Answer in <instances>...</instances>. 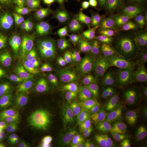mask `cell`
<instances>
[{
	"label": "cell",
	"instance_id": "1",
	"mask_svg": "<svg viewBox=\"0 0 147 147\" xmlns=\"http://www.w3.org/2000/svg\"><path fill=\"white\" fill-rule=\"evenodd\" d=\"M73 90L82 113L89 118L109 116L113 109L110 84L105 78L93 76L77 79Z\"/></svg>",
	"mask_w": 147,
	"mask_h": 147
},
{
	"label": "cell",
	"instance_id": "2",
	"mask_svg": "<svg viewBox=\"0 0 147 147\" xmlns=\"http://www.w3.org/2000/svg\"><path fill=\"white\" fill-rule=\"evenodd\" d=\"M70 75L68 67L50 70L46 74L39 95L40 108L44 115L49 116L65 98Z\"/></svg>",
	"mask_w": 147,
	"mask_h": 147
},
{
	"label": "cell",
	"instance_id": "3",
	"mask_svg": "<svg viewBox=\"0 0 147 147\" xmlns=\"http://www.w3.org/2000/svg\"><path fill=\"white\" fill-rule=\"evenodd\" d=\"M0 46L5 57L17 59L21 58L26 51V38L20 27L13 25L8 27L1 34Z\"/></svg>",
	"mask_w": 147,
	"mask_h": 147
},
{
	"label": "cell",
	"instance_id": "4",
	"mask_svg": "<svg viewBox=\"0 0 147 147\" xmlns=\"http://www.w3.org/2000/svg\"><path fill=\"white\" fill-rule=\"evenodd\" d=\"M71 58L74 67L84 72L98 67L103 59V53L94 44L84 42L74 48Z\"/></svg>",
	"mask_w": 147,
	"mask_h": 147
},
{
	"label": "cell",
	"instance_id": "5",
	"mask_svg": "<svg viewBox=\"0 0 147 147\" xmlns=\"http://www.w3.org/2000/svg\"><path fill=\"white\" fill-rule=\"evenodd\" d=\"M44 78L37 69L28 68L21 75L18 86L25 98L27 105L33 109L42 88Z\"/></svg>",
	"mask_w": 147,
	"mask_h": 147
},
{
	"label": "cell",
	"instance_id": "6",
	"mask_svg": "<svg viewBox=\"0 0 147 147\" xmlns=\"http://www.w3.org/2000/svg\"><path fill=\"white\" fill-rule=\"evenodd\" d=\"M24 116L19 105L13 103L0 109V124L11 134L20 131L23 126Z\"/></svg>",
	"mask_w": 147,
	"mask_h": 147
},
{
	"label": "cell",
	"instance_id": "7",
	"mask_svg": "<svg viewBox=\"0 0 147 147\" xmlns=\"http://www.w3.org/2000/svg\"><path fill=\"white\" fill-rule=\"evenodd\" d=\"M110 33L116 42L123 46L134 44L138 38V33L135 25L129 20L115 22L111 28Z\"/></svg>",
	"mask_w": 147,
	"mask_h": 147
},
{
	"label": "cell",
	"instance_id": "8",
	"mask_svg": "<svg viewBox=\"0 0 147 147\" xmlns=\"http://www.w3.org/2000/svg\"><path fill=\"white\" fill-rule=\"evenodd\" d=\"M45 131L53 142L61 147H77L78 140L70 135L63 127L61 121L51 118L48 121Z\"/></svg>",
	"mask_w": 147,
	"mask_h": 147
},
{
	"label": "cell",
	"instance_id": "9",
	"mask_svg": "<svg viewBox=\"0 0 147 147\" xmlns=\"http://www.w3.org/2000/svg\"><path fill=\"white\" fill-rule=\"evenodd\" d=\"M101 24V20L98 16L82 17L74 20L70 32L75 39L81 40L93 33Z\"/></svg>",
	"mask_w": 147,
	"mask_h": 147
},
{
	"label": "cell",
	"instance_id": "10",
	"mask_svg": "<svg viewBox=\"0 0 147 147\" xmlns=\"http://www.w3.org/2000/svg\"><path fill=\"white\" fill-rule=\"evenodd\" d=\"M114 91L118 98L126 101L140 93V88L135 81L129 76L117 79L114 84Z\"/></svg>",
	"mask_w": 147,
	"mask_h": 147
},
{
	"label": "cell",
	"instance_id": "11",
	"mask_svg": "<svg viewBox=\"0 0 147 147\" xmlns=\"http://www.w3.org/2000/svg\"><path fill=\"white\" fill-rule=\"evenodd\" d=\"M73 20L71 19H63L58 16L47 14L40 15L33 13L30 16V21L33 26L42 30H49L55 28L64 22Z\"/></svg>",
	"mask_w": 147,
	"mask_h": 147
},
{
	"label": "cell",
	"instance_id": "12",
	"mask_svg": "<svg viewBox=\"0 0 147 147\" xmlns=\"http://www.w3.org/2000/svg\"><path fill=\"white\" fill-rule=\"evenodd\" d=\"M51 3L56 14L63 19H71L80 9L78 0H51Z\"/></svg>",
	"mask_w": 147,
	"mask_h": 147
},
{
	"label": "cell",
	"instance_id": "13",
	"mask_svg": "<svg viewBox=\"0 0 147 147\" xmlns=\"http://www.w3.org/2000/svg\"><path fill=\"white\" fill-rule=\"evenodd\" d=\"M25 29L32 49L35 50L42 49L49 42V37L44 30L30 26L25 27Z\"/></svg>",
	"mask_w": 147,
	"mask_h": 147
},
{
	"label": "cell",
	"instance_id": "14",
	"mask_svg": "<svg viewBox=\"0 0 147 147\" xmlns=\"http://www.w3.org/2000/svg\"><path fill=\"white\" fill-rule=\"evenodd\" d=\"M28 143L31 147H61L53 141L47 132L41 128L32 134Z\"/></svg>",
	"mask_w": 147,
	"mask_h": 147
},
{
	"label": "cell",
	"instance_id": "15",
	"mask_svg": "<svg viewBox=\"0 0 147 147\" xmlns=\"http://www.w3.org/2000/svg\"><path fill=\"white\" fill-rule=\"evenodd\" d=\"M105 134L95 126H89L84 129L79 137L80 142L86 144L100 143L105 142Z\"/></svg>",
	"mask_w": 147,
	"mask_h": 147
},
{
	"label": "cell",
	"instance_id": "16",
	"mask_svg": "<svg viewBox=\"0 0 147 147\" xmlns=\"http://www.w3.org/2000/svg\"><path fill=\"white\" fill-rule=\"evenodd\" d=\"M113 147H147V138L143 137H115Z\"/></svg>",
	"mask_w": 147,
	"mask_h": 147
},
{
	"label": "cell",
	"instance_id": "17",
	"mask_svg": "<svg viewBox=\"0 0 147 147\" xmlns=\"http://www.w3.org/2000/svg\"><path fill=\"white\" fill-rule=\"evenodd\" d=\"M73 112V106L71 102L67 96H65L63 100L55 107L50 115L53 119L61 121L72 116Z\"/></svg>",
	"mask_w": 147,
	"mask_h": 147
},
{
	"label": "cell",
	"instance_id": "18",
	"mask_svg": "<svg viewBox=\"0 0 147 147\" xmlns=\"http://www.w3.org/2000/svg\"><path fill=\"white\" fill-rule=\"evenodd\" d=\"M117 70L123 75L137 70L135 59L133 53H129L118 58L115 63Z\"/></svg>",
	"mask_w": 147,
	"mask_h": 147
},
{
	"label": "cell",
	"instance_id": "19",
	"mask_svg": "<svg viewBox=\"0 0 147 147\" xmlns=\"http://www.w3.org/2000/svg\"><path fill=\"white\" fill-rule=\"evenodd\" d=\"M127 117L134 127L141 126L144 123L143 106L139 102H135L129 106Z\"/></svg>",
	"mask_w": 147,
	"mask_h": 147
},
{
	"label": "cell",
	"instance_id": "20",
	"mask_svg": "<svg viewBox=\"0 0 147 147\" xmlns=\"http://www.w3.org/2000/svg\"><path fill=\"white\" fill-rule=\"evenodd\" d=\"M14 82V75L5 69L0 68V98H3L11 92Z\"/></svg>",
	"mask_w": 147,
	"mask_h": 147
},
{
	"label": "cell",
	"instance_id": "21",
	"mask_svg": "<svg viewBox=\"0 0 147 147\" xmlns=\"http://www.w3.org/2000/svg\"><path fill=\"white\" fill-rule=\"evenodd\" d=\"M51 0H25V5L31 8L34 13L44 15L49 13Z\"/></svg>",
	"mask_w": 147,
	"mask_h": 147
},
{
	"label": "cell",
	"instance_id": "22",
	"mask_svg": "<svg viewBox=\"0 0 147 147\" xmlns=\"http://www.w3.org/2000/svg\"><path fill=\"white\" fill-rule=\"evenodd\" d=\"M116 127L118 130L123 132H127L131 130L132 125L127 116L123 113H120L115 119Z\"/></svg>",
	"mask_w": 147,
	"mask_h": 147
},
{
	"label": "cell",
	"instance_id": "23",
	"mask_svg": "<svg viewBox=\"0 0 147 147\" xmlns=\"http://www.w3.org/2000/svg\"><path fill=\"white\" fill-rule=\"evenodd\" d=\"M55 63L62 62L66 55V48L63 42L59 39L53 40Z\"/></svg>",
	"mask_w": 147,
	"mask_h": 147
},
{
	"label": "cell",
	"instance_id": "24",
	"mask_svg": "<svg viewBox=\"0 0 147 147\" xmlns=\"http://www.w3.org/2000/svg\"><path fill=\"white\" fill-rule=\"evenodd\" d=\"M61 123L63 127L71 136L75 135L79 130V123L72 116L61 121Z\"/></svg>",
	"mask_w": 147,
	"mask_h": 147
},
{
	"label": "cell",
	"instance_id": "25",
	"mask_svg": "<svg viewBox=\"0 0 147 147\" xmlns=\"http://www.w3.org/2000/svg\"><path fill=\"white\" fill-rule=\"evenodd\" d=\"M42 56L46 59L55 63L53 40L51 41H49L42 48Z\"/></svg>",
	"mask_w": 147,
	"mask_h": 147
},
{
	"label": "cell",
	"instance_id": "26",
	"mask_svg": "<svg viewBox=\"0 0 147 147\" xmlns=\"http://www.w3.org/2000/svg\"><path fill=\"white\" fill-rule=\"evenodd\" d=\"M138 57L141 63L147 64V38L141 42L139 47Z\"/></svg>",
	"mask_w": 147,
	"mask_h": 147
},
{
	"label": "cell",
	"instance_id": "27",
	"mask_svg": "<svg viewBox=\"0 0 147 147\" xmlns=\"http://www.w3.org/2000/svg\"><path fill=\"white\" fill-rule=\"evenodd\" d=\"M25 1V0H0V4L6 8L16 9L24 4Z\"/></svg>",
	"mask_w": 147,
	"mask_h": 147
},
{
	"label": "cell",
	"instance_id": "28",
	"mask_svg": "<svg viewBox=\"0 0 147 147\" xmlns=\"http://www.w3.org/2000/svg\"><path fill=\"white\" fill-rule=\"evenodd\" d=\"M87 3L92 8H100L109 3V0H87Z\"/></svg>",
	"mask_w": 147,
	"mask_h": 147
},
{
	"label": "cell",
	"instance_id": "29",
	"mask_svg": "<svg viewBox=\"0 0 147 147\" xmlns=\"http://www.w3.org/2000/svg\"><path fill=\"white\" fill-rule=\"evenodd\" d=\"M138 73L141 81L147 87V68L142 69Z\"/></svg>",
	"mask_w": 147,
	"mask_h": 147
},
{
	"label": "cell",
	"instance_id": "30",
	"mask_svg": "<svg viewBox=\"0 0 147 147\" xmlns=\"http://www.w3.org/2000/svg\"><path fill=\"white\" fill-rule=\"evenodd\" d=\"M116 5H118L121 8H124L126 6L128 0H112Z\"/></svg>",
	"mask_w": 147,
	"mask_h": 147
},
{
	"label": "cell",
	"instance_id": "31",
	"mask_svg": "<svg viewBox=\"0 0 147 147\" xmlns=\"http://www.w3.org/2000/svg\"><path fill=\"white\" fill-rule=\"evenodd\" d=\"M0 147H10V144L5 138L0 135Z\"/></svg>",
	"mask_w": 147,
	"mask_h": 147
},
{
	"label": "cell",
	"instance_id": "32",
	"mask_svg": "<svg viewBox=\"0 0 147 147\" xmlns=\"http://www.w3.org/2000/svg\"><path fill=\"white\" fill-rule=\"evenodd\" d=\"M143 118L144 123L147 125V102L146 105L143 106Z\"/></svg>",
	"mask_w": 147,
	"mask_h": 147
},
{
	"label": "cell",
	"instance_id": "33",
	"mask_svg": "<svg viewBox=\"0 0 147 147\" xmlns=\"http://www.w3.org/2000/svg\"><path fill=\"white\" fill-rule=\"evenodd\" d=\"M2 16V13L1 12H0V17H1Z\"/></svg>",
	"mask_w": 147,
	"mask_h": 147
},
{
	"label": "cell",
	"instance_id": "34",
	"mask_svg": "<svg viewBox=\"0 0 147 147\" xmlns=\"http://www.w3.org/2000/svg\"></svg>",
	"mask_w": 147,
	"mask_h": 147
}]
</instances>
